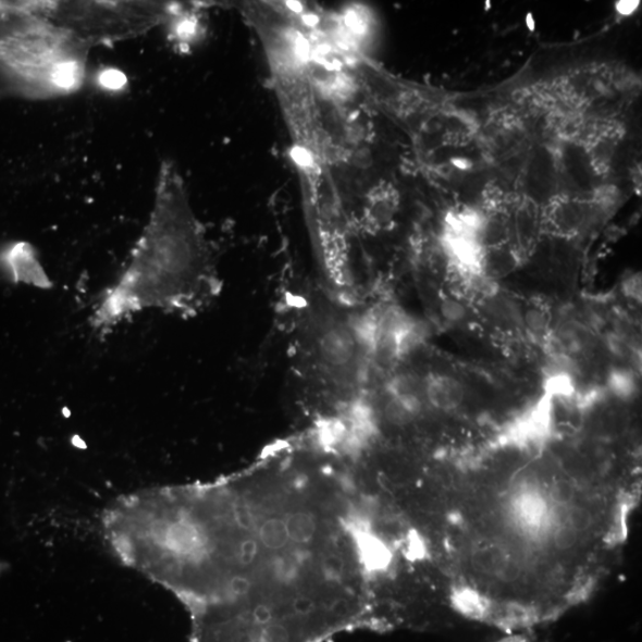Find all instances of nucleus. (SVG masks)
I'll return each instance as SVG.
<instances>
[{
    "mask_svg": "<svg viewBox=\"0 0 642 642\" xmlns=\"http://www.w3.org/2000/svg\"><path fill=\"white\" fill-rule=\"evenodd\" d=\"M324 568L329 572L337 575L344 569V561L341 557L332 555L325 559Z\"/></svg>",
    "mask_w": 642,
    "mask_h": 642,
    "instance_id": "5701e85b",
    "label": "nucleus"
},
{
    "mask_svg": "<svg viewBox=\"0 0 642 642\" xmlns=\"http://www.w3.org/2000/svg\"><path fill=\"white\" fill-rule=\"evenodd\" d=\"M479 132L477 122L469 119L467 114L453 112L447 113L444 128V143L448 146H464Z\"/></svg>",
    "mask_w": 642,
    "mask_h": 642,
    "instance_id": "9d476101",
    "label": "nucleus"
},
{
    "mask_svg": "<svg viewBox=\"0 0 642 642\" xmlns=\"http://www.w3.org/2000/svg\"><path fill=\"white\" fill-rule=\"evenodd\" d=\"M520 324L536 337H545L550 330V314L541 306H528L519 312Z\"/></svg>",
    "mask_w": 642,
    "mask_h": 642,
    "instance_id": "ddd939ff",
    "label": "nucleus"
},
{
    "mask_svg": "<svg viewBox=\"0 0 642 642\" xmlns=\"http://www.w3.org/2000/svg\"><path fill=\"white\" fill-rule=\"evenodd\" d=\"M455 605L457 609L470 618H484L487 610L485 600L472 590H464L455 595Z\"/></svg>",
    "mask_w": 642,
    "mask_h": 642,
    "instance_id": "2eb2a0df",
    "label": "nucleus"
},
{
    "mask_svg": "<svg viewBox=\"0 0 642 642\" xmlns=\"http://www.w3.org/2000/svg\"><path fill=\"white\" fill-rule=\"evenodd\" d=\"M229 587H230L231 593L240 597V596L246 595L249 592L251 584H250L249 580H247L246 577L235 576V577L231 578Z\"/></svg>",
    "mask_w": 642,
    "mask_h": 642,
    "instance_id": "a211bd4d",
    "label": "nucleus"
},
{
    "mask_svg": "<svg viewBox=\"0 0 642 642\" xmlns=\"http://www.w3.org/2000/svg\"><path fill=\"white\" fill-rule=\"evenodd\" d=\"M101 83L110 88H119L125 83V78L121 73L112 71L102 75Z\"/></svg>",
    "mask_w": 642,
    "mask_h": 642,
    "instance_id": "412c9836",
    "label": "nucleus"
},
{
    "mask_svg": "<svg viewBox=\"0 0 642 642\" xmlns=\"http://www.w3.org/2000/svg\"><path fill=\"white\" fill-rule=\"evenodd\" d=\"M235 520L242 530H250L252 528L251 513L247 507H236Z\"/></svg>",
    "mask_w": 642,
    "mask_h": 642,
    "instance_id": "aec40b11",
    "label": "nucleus"
},
{
    "mask_svg": "<svg viewBox=\"0 0 642 642\" xmlns=\"http://www.w3.org/2000/svg\"><path fill=\"white\" fill-rule=\"evenodd\" d=\"M45 15L87 48L146 32L166 15L156 3H42Z\"/></svg>",
    "mask_w": 642,
    "mask_h": 642,
    "instance_id": "20e7f679",
    "label": "nucleus"
},
{
    "mask_svg": "<svg viewBox=\"0 0 642 642\" xmlns=\"http://www.w3.org/2000/svg\"><path fill=\"white\" fill-rule=\"evenodd\" d=\"M626 135L624 124L613 118H592L587 121L578 140L585 152L590 166L597 175H607Z\"/></svg>",
    "mask_w": 642,
    "mask_h": 642,
    "instance_id": "423d86ee",
    "label": "nucleus"
},
{
    "mask_svg": "<svg viewBox=\"0 0 642 642\" xmlns=\"http://www.w3.org/2000/svg\"><path fill=\"white\" fill-rule=\"evenodd\" d=\"M503 642H524V640L519 639V638H513V639L504 640Z\"/></svg>",
    "mask_w": 642,
    "mask_h": 642,
    "instance_id": "b1692460",
    "label": "nucleus"
},
{
    "mask_svg": "<svg viewBox=\"0 0 642 642\" xmlns=\"http://www.w3.org/2000/svg\"><path fill=\"white\" fill-rule=\"evenodd\" d=\"M0 266L16 284L23 282L38 288H51V281L28 244L17 243L0 252Z\"/></svg>",
    "mask_w": 642,
    "mask_h": 642,
    "instance_id": "6e6552de",
    "label": "nucleus"
},
{
    "mask_svg": "<svg viewBox=\"0 0 642 642\" xmlns=\"http://www.w3.org/2000/svg\"><path fill=\"white\" fill-rule=\"evenodd\" d=\"M522 262L521 257L510 243L483 249L480 273L487 281L504 279L511 274Z\"/></svg>",
    "mask_w": 642,
    "mask_h": 642,
    "instance_id": "1a4fd4ad",
    "label": "nucleus"
},
{
    "mask_svg": "<svg viewBox=\"0 0 642 642\" xmlns=\"http://www.w3.org/2000/svg\"><path fill=\"white\" fill-rule=\"evenodd\" d=\"M222 288L207 234L190 208L183 180L174 166L163 165L149 223L131 263L101 295L91 324L106 332L147 308L196 317Z\"/></svg>",
    "mask_w": 642,
    "mask_h": 642,
    "instance_id": "f03ea898",
    "label": "nucleus"
},
{
    "mask_svg": "<svg viewBox=\"0 0 642 642\" xmlns=\"http://www.w3.org/2000/svg\"><path fill=\"white\" fill-rule=\"evenodd\" d=\"M87 47L41 5H0V96H55L83 78Z\"/></svg>",
    "mask_w": 642,
    "mask_h": 642,
    "instance_id": "7ed1b4c3",
    "label": "nucleus"
},
{
    "mask_svg": "<svg viewBox=\"0 0 642 642\" xmlns=\"http://www.w3.org/2000/svg\"><path fill=\"white\" fill-rule=\"evenodd\" d=\"M257 551H259V546H257V543L252 541V539H246V541L242 542L239 546V561L243 565L252 564L257 556Z\"/></svg>",
    "mask_w": 642,
    "mask_h": 642,
    "instance_id": "dca6fc26",
    "label": "nucleus"
},
{
    "mask_svg": "<svg viewBox=\"0 0 642 642\" xmlns=\"http://www.w3.org/2000/svg\"><path fill=\"white\" fill-rule=\"evenodd\" d=\"M285 523L288 538L295 543L311 542L317 532V522L308 513H294Z\"/></svg>",
    "mask_w": 642,
    "mask_h": 642,
    "instance_id": "f8f14e48",
    "label": "nucleus"
},
{
    "mask_svg": "<svg viewBox=\"0 0 642 642\" xmlns=\"http://www.w3.org/2000/svg\"><path fill=\"white\" fill-rule=\"evenodd\" d=\"M279 304L286 390L321 428L348 425L368 390L376 304L345 300L323 281L293 284Z\"/></svg>",
    "mask_w": 642,
    "mask_h": 642,
    "instance_id": "f257e3e1",
    "label": "nucleus"
},
{
    "mask_svg": "<svg viewBox=\"0 0 642 642\" xmlns=\"http://www.w3.org/2000/svg\"><path fill=\"white\" fill-rule=\"evenodd\" d=\"M251 618L256 624L267 625L274 620V613L266 605H257L251 612Z\"/></svg>",
    "mask_w": 642,
    "mask_h": 642,
    "instance_id": "6ab92c4d",
    "label": "nucleus"
},
{
    "mask_svg": "<svg viewBox=\"0 0 642 642\" xmlns=\"http://www.w3.org/2000/svg\"><path fill=\"white\" fill-rule=\"evenodd\" d=\"M359 548H361V557L368 569L383 570L388 567L392 558L391 552L378 538L371 535L362 538Z\"/></svg>",
    "mask_w": 642,
    "mask_h": 642,
    "instance_id": "9b49d317",
    "label": "nucleus"
},
{
    "mask_svg": "<svg viewBox=\"0 0 642 642\" xmlns=\"http://www.w3.org/2000/svg\"><path fill=\"white\" fill-rule=\"evenodd\" d=\"M640 2L637 0H622V2L616 3V11L619 12L621 16H631L638 10Z\"/></svg>",
    "mask_w": 642,
    "mask_h": 642,
    "instance_id": "4be33fe9",
    "label": "nucleus"
},
{
    "mask_svg": "<svg viewBox=\"0 0 642 642\" xmlns=\"http://www.w3.org/2000/svg\"><path fill=\"white\" fill-rule=\"evenodd\" d=\"M543 235L542 205L531 197H519L509 214V243L522 261L536 250Z\"/></svg>",
    "mask_w": 642,
    "mask_h": 642,
    "instance_id": "0eeeda50",
    "label": "nucleus"
},
{
    "mask_svg": "<svg viewBox=\"0 0 642 642\" xmlns=\"http://www.w3.org/2000/svg\"><path fill=\"white\" fill-rule=\"evenodd\" d=\"M292 608L298 615L310 616L314 612L316 603L310 597L299 596L293 601Z\"/></svg>",
    "mask_w": 642,
    "mask_h": 642,
    "instance_id": "f3484780",
    "label": "nucleus"
},
{
    "mask_svg": "<svg viewBox=\"0 0 642 642\" xmlns=\"http://www.w3.org/2000/svg\"><path fill=\"white\" fill-rule=\"evenodd\" d=\"M618 198L613 188H600L593 196L557 195L551 197L542 207L543 234L573 239L590 233L608 215Z\"/></svg>",
    "mask_w": 642,
    "mask_h": 642,
    "instance_id": "39448f33",
    "label": "nucleus"
},
{
    "mask_svg": "<svg viewBox=\"0 0 642 642\" xmlns=\"http://www.w3.org/2000/svg\"><path fill=\"white\" fill-rule=\"evenodd\" d=\"M260 538L269 550H281L289 541L286 523L281 519H271L262 524Z\"/></svg>",
    "mask_w": 642,
    "mask_h": 642,
    "instance_id": "4468645a",
    "label": "nucleus"
}]
</instances>
